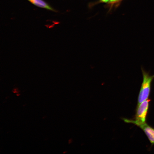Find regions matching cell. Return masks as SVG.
I'll return each mask as SVG.
<instances>
[{"label": "cell", "mask_w": 154, "mask_h": 154, "mask_svg": "<svg viewBox=\"0 0 154 154\" xmlns=\"http://www.w3.org/2000/svg\"><path fill=\"white\" fill-rule=\"evenodd\" d=\"M143 80L138 98L137 105L148 99L150 94L151 84L154 78V75H150L149 72H146L141 68Z\"/></svg>", "instance_id": "6da1fadb"}, {"label": "cell", "mask_w": 154, "mask_h": 154, "mask_svg": "<svg viewBox=\"0 0 154 154\" xmlns=\"http://www.w3.org/2000/svg\"><path fill=\"white\" fill-rule=\"evenodd\" d=\"M150 101L148 99L137 105L135 118L133 119L134 121L140 123L146 122Z\"/></svg>", "instance_id": "7a4b0ae2"}, {"label": "cell", "mask_w": 154, "mask_h": 154, "mask_svg": "<svg viewBox=\"0 0 154 154\" xmlns=\"http://www.w3.org/2000/svg\"><path fill=\"white\" fill-rule=\"evenodd\" d=\"M126 123L134 124L141 128L144 132L152 145L154 144V128L148 125L146 122L140 123L134 121L133 119L124 118Z\"/></svg>", "instance_id": "3957f363"}, {"label": "cell", "mask_w": 154, "mask_h": 154, "mask_svg": "<svg viewBox=\"0 0 154 154\" xmlns=\"http://www.w3.org/2000/svg\"><path fill=\"white\" fill-rule=\"evenodd\" d=\"M34 5L38 7L53 11L54 10L43 0H28Z\"/></svg>", "instance_id": "277c9868"}, {"label": "cell", "mask_w": 154, "mask_h": 154, "mask_svg": "<svg viewBox=\"0 0 154 154\" xmlns=\"http://www.w3.org/2000/svg\"><path fill=\"white\" fill-rule=\"evenodd\" d=\"M122 0H110L109 3L110 4H114L121 1Z\"/></svg>", "instance_id": "5b68a950"}, {"label": "cell", "mask_w": 154, "mask_h": 154, "mask_svg": "<svg viewBox=\"0 0 154 154\" xmlns=\"http://www.w3.org/2000/svg\"><path fill=\"white\" fill-rule=\"evenodd\" d=\"M110 0H100L99 2V3H106L109 2Z\"/></svg>", "instance_id": "8992f818"}]
</instances>
